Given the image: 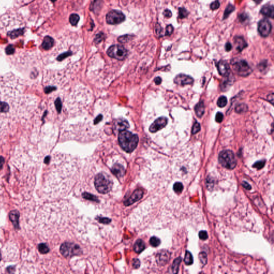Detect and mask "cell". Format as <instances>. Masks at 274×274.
<instances>
[{
	"label": "cell",
	"instance_id": "47",
	"mask_svg": "<svg viewBox=\"0 0 274 274\" xmlns=\"http://www.w3.org/2000/svg\"><path fill=\"white\" fill-rule=\"evenodd\" d=\"M199 236L200 239L204 240H206L208 238V234H207V232L206 231H201L199 232Z\"/></svg>",
	"mask_w": 274,
	"mask_h": 274
},
{
	"label": "cell",
	"instance_id": "14",
	"mask_svg": "<svg viewBox=\"0 0 274 274\" xmlns=\"http://www.w3.org/2000/svg\"><path fill=\"white\" fill-rule=\"evenodd\" d=\"M234 44L236 49L239 52H241L248 46L244 38L241 36H237L234 38Z\"/></svg>",
	"mask_w": 274,
	"mask_h": 274
},
{
	"label": "cell",
	"instance_id": "51",
	"mask_svg": "<svg viewBox=\"0 0 274 274\" xmlns=\"http://www.w3.org/2000/svg\"><path fill=\"white\" fill-rule=\"evenodd\" d=\"M155 32L156 34L158 35H160L162 32V28L159 24H156L155 26Z\"/></svg>",
	"mask_w": 274,
	"mask_h": 274
},
{
	"label": "cell",
	"instance_id": "55",
	"mask_svg": "<svg viewBox=\"0 0 274 274\" xmlns=\"http://www.w3.org/2000/svg\"><path fill=\"white\" fill-rule=\"evenodd\" d=\"M102 117H103L102 115H99L98 116H97L96 118L94 120V124H98V123L102 120Z\"/></svg>",
	"mask_w": 274,
	"mask_h": 274
},
{
	"label": "cell",
	"instance_id": "57",
	"mask_svg": "<svg viewBox=\"0 0 274 274\" xmlns=\"http://www.w3.org/2000/svg\"><path fill=\"white\" fill-rule=\"evenodd\" d=\"M56 89L55 87H47L46 89H45V92L47 93H50L51 92L54 91L55 89Z\"/></svg>",
	"mask_w": 274,
	"mask_h": 274
},
{
	"label": "cell",
	"instance_id": "2",
	"mask_svg": "<svg viewBox=\"0 0 274 274\" xmlns=\"http://www.w3.org/2000/svg\"><path fill=\"white\" fill-rule=\"evenodd\" d=\"M94 185L96 190L102 194L107 193L113 188V183L108 176L104 173H98L95 177Z\"/></svg>",
	"mask_w": 274,
	"mask_h": 274
},
{
	"label": "cell",
	"instance_id": "36",
	"mask_svg": "<svg viewBox=\"0 0 274 274\" xmlns=\"http://www.w3.org/2000/svg\"><path fill=\"white\" fill-rule=\"evenodd\" d=\"M150 243L152 246L156 247L159 246L160 244H161V241L156 237H152L150 239Z\"/></svg>",
	"mask_w": 274,
	"mask_h": 274
},
{
	"label": "cell",
	"instance_id": "7",
	"mask_svg": "<svg viewBox=\"0 0 274 274\" xmlns=\"http://www.w3.org/2000/svg\"><path fill=\"white\" fill-rule=\"evenodd\" d=\"M125 20V16L122 12L118 10H111L106 15L107 23L110 25H117Z\"/></svg>",
	"mask_w": 274,
	"mask_h": 274
},
{
	"label": "cell",
	"instance_id": "5",
	"mask_svg": "<svg viewBox=\"0 0 274 274\" xmlns=\"http://www.w3.org/2000/svg\"><path fill=\"white\" fill-rule=\"evenodd\" d=\"M232 65L233 69L237 74L242 77L250 75L252 72V70L247 62L243 60L232 61Z\"/></svg>",
	"mask_w": 274,
	"mask_h": 274
},
{
	"label": "cell",
	"instance_id": "3",
	"mask_svg": "<svg viewBox=\"0 0 274 274\" xmlns=\"http://www.w3.org/2000/svg\"><path fill=\"white\" fill-rule=\"evenodd\" d=\"M218 161L223 166L233 169L236 166L237 161L234 153L230 150H224L218 155Z\"/></svg>",
	"mask_w": 274,
	"mask_h": 274
},
{
	"label": "cell",
	"instance_id": "44",
	"mask_svg": "<svg viewBox=\"0 0 274 274\" xmlns=\"http://www.w3.org/2000/svg\"><path fill=\"white\" fill-rule=\"evenodd\" d=\"M220 3L218 0H216L215 1L211 3L210 5L211 9L213 10L218 9L220 8Z\"/></svg>",
	"mask_w": 274,
	"mask_h": 274
},
{
	"label": "cell",
	"instance_id": "24",
	"mask_svg": "<svg viewBox=\"0 0 274 274\" xmlns=\"http://www.w3.org/2000/svg\"><path fill=\"white\" fill-rule=\"evenodd\" d=\"M24 33V28H19L15 30L12 31L8 33V35L11 39H15L21 35H23Z\"/></svg>",
	"mask_w": 274,
	"mask_h": 274
},
{
	"label": "cell",
	"instance_id": "11",
	"mask_svg": "<svg viewBox=\"0 0 274 274\" xmlns=\"http://www.w3.org/2000/svg\"><path fill=\"white\" fill-rule=\"evenodd\" d=\"M143 192L141 189H137L134 191L131 197L129 199H127L124 202V205L127 206H129L134 204L135 202L138 201L140 200L143 197Z\"/></svg>",
	"mask_w": 274,
	"mask_h": 274
},
{
	"label": "cell",
	"instance_id": "39",
	"mask_svg": "<svg viewBox=\"0 0 274 274\" xmlns=\"http://www.w3.org/2000/svg\"><path fill=\"white\" fill-rule=\"evenodd\" d=\"M200 129H201V127H200V125L199 123L197 122H195V124H193V127H192V134H197L200 130Z\"/></svg>",
	"mask_w": 274,
	"mask_h": 274
},
{
	"label": "cell",
	"instance_id": "33",
	"mask_svg": "<svg viewBox=\"0 0 274 274\" xmlns=\"http://www.w3.org/2000/svg\"><path fill=\"white\" fill-rule=\"evenodd\" d=\"M105 39V34L102 32L98 33L94 38V42L95 44H98Z\"/></svg>",
	"mask_w": 274,
	"mask_h": 274
},
{
	"label": "cell",
	"instance_id": "16",
	"mask_svg": "<svg viewBox=\"0 0 274 274\" xmlns=\"http://www.w3.org/2000/svg\"><path fill=\"white\" fill-rule=\"evenodd\" d=\"M112 173L118 178H121L125 173V169L121 164L116 163L111 168Z\"/></svg>",
	"mask_w": 274,
	"mask_h": 274
},
{
	"label": "cell",
	"instance_id": "31",
	"mask_svg": "<svg viewBox=\"0 0 274 274\" xmlns=\"http://www.w3.org/2000/svg\"><path fill=\"white\" fill-rule=\"evenodd\" d=\"M227 98L225 96H221L218 99L217 104H218V106L220 108L224 107L225 105H227Z\"/></svg>",
	"mask_w": 274,
	"mask_h": 274
},
{
	"label": "cell",
	"instance_id": "15",
	"mask_svg": "<svg viewBox=\"0 0 274 274\" xmlns=\"http://www.w3.org/2000/svg\"><path fill=\"white\" fill-rule=\"evenodd\" d=\"M260 13L266 17L273 18L274 17V6L270 5H265L260 10Z\"/></svg>",
	"mask_w": 274,
	"mask_h": 274
},
{
	"label": "cell",
	"instance_id": "6",
	"mask_svg": "<svg viewBox=\"0 0 274 274\" xmlns=\"http://www.w3.org/2000/svg\"><path fill=\"white\" fill-rule=\"evenodd\" d=\"M107 53L110 57L122 61L127 56V51L121 45H115L109 47Z\"/></svg>",
	"mask_w": 274,
	"mask_h": 274
},
{
	"label": "cell",
	"instance_id": "18",
	"mask_svg": "<svg viewBox=\"0 0 274 274\" xmlns=\"http://www.w3.org/2000/svg\"><path fill=\"white\" fill-rule=\"evenodd\" d=\"M169 256L166 252H161L159 253L156 256V261L159 265H164L169 260Z\"/></svg>",
	"mask_w": 274,
	"mask_h": 274
},
{
	"label": "cell",
	"instance_id": "12",
	"mask_svg": "<svg viewBox=\"0 0 274 274\" xmlns=\"http://www.w3.org/2000/svg\"><path fill=\"white\" fill-rule=\"evenodd\" d=\"M129 123L127 120L123 118L118 119L115 121L114 124V129L116 131H122L126 130L129 127Z\"/></svg>",
	"mask_w": 274,
	"mask_h": 274
},
{
	"label": "cell",
	"instance_id": "46",
	"mask_svg": "<svg viewBox=\"0 0 274 274\" xmlns=\"http://www.w3.org/2000/svg\"><path fill=\"white\" fill-rule=\"evenodd\" d=\"M15 52L14 47L12 45H9L5 49V53L8 55H11L14 54Z\"/></svg>",
	"mask_w": 274,
	"mask_h": 274
},
{
	"label": "cell",
	"instance_id": "22",
	"mask_svg": "<svg viewBox=\"0 0 274 274\" xmlns=\"http://www.w3.org/2000/svg\"><path fill=\"white\" fill-rule=\"evenodd\" d=\"M145 248V244L141 239H138L134 245V251L137 253H140Z\"/></svg>",
	"mask_w": 274,
	"mask_h": 274
},
{
	"label": "cell",
	"instance_id": "59",
	"mask_svg": "<svg viewBox=\"0 0 274 274\" xmlns=\"http://www.w3.org/2000/svg\"><path fill=\"white\" fill-rule=\"evenodd\" d=\"M154 82L156 84L160 85L162 82L161 78L160 77H156V78H155Z\"/></svg>",
	"mask_w": 274,
	"mask_h": 274
},
{
	"label": "cell",
	"instance_id": "19",
	"mask_svg": "<svg viewBox=\"0 0 274 274\" xmlns=\"http://www.w3.org/2000/svg\"><path fill=\"white\" fill-rule=\"evenodd\" d=\"M54 40L52 37L46 36L43 41L42 47L45 50H49L54 46Z\"/></svg>",
	"mask_w": 274,
	"mask_h": 274
},
{
	"label": "cell",
	"instance_id": "30",
	"mask_svg": "<svg viewBox=\"0 0 274 274\" xmlns=\"http://www.w3.org/2000/svg\"><path fill=\"white\" fill-rule=\"evenodd\" d=\"M178 17L180 19H183L188 17L189 12L184 8H179L178 9Z\"/></svg>",
	"mask_w": 274,
	"mask_h": 274
},
{
	"label": "cell",
	"instance_id": "25",
	"mask_svg": "<svg viewBox=\"0 0 274 274\" xmlns=\"http://www.w3.org/2000/svg\"><path fill=\"white\" fill-rule=\"evenodd\" d=\"M134 35L133 34H125L124 35H122L118 38V42L123 44L127 43V42L130 41L131 40H132L134 38Z\"/></svg>",
	"mask_w": 274,
	"mask_h": 274
},
{
	"label": "cell",
	"instance_id": "29",
	"mask_svg": "<svg viewBox=\"0 0 274 274\" xmlns=\"http://www.w3.org/2000/svg\"><path fill=\"white\" fill-rule=\"evenodd\" d=\"M193 262V256L191 253L189 251H186L185 253V257H184V263L187 265H192Z\"/></svg>",
	"mask_w": 274,
	"mask_h": 274
},
{
	"label": "cell",
	"instance_id": "56",
	"mask_svg": "<svg viewBox=\"0 0 274 274\" xmlns=\"http://www.w3.org/2000/svg\"><path fill=\"white\" fill-rule=\"evenodd\" d=\"M242 185L244 186V188L246 189V190H251V185L248 184V183L246 182H243V184H242Z\"/></svg>",
	"mask_w": 274,
	"mask_h": 274
},
{
	"label": "cell",
	"instance_id": "50",
	"mask_svg": "<svg viewBox=\"0 0 274 274\" xmlns=\"http://www.w3.org/2000/svg\"><path fill=\"white\" fill-rule=\"evenodd\" d=\"M223 120V114L220 113V112L217 113V114L216 115V121L218 123H221V122H222Z\"/></svg>",
	"mask_w": 274,
	"mask_h": 274
},
{
	"label": "cell",
	"instance_id": "38",
	"mask_svg": "<svg viewBox=\"0 0 274 274\" xmlns=\"http://www.w3.org/2000/svg\"><path fill=\"white\" fill-rule=\"evenodd\" d=\"M181 261V259L180 258H177L176 260H175L172 267V272L173 273H176L178 271V267Z\"/></svg>",
	"mask_w": 274,
	"mask_h": 274
},
{
	"label": "cell",
	"instance_id": "37",
	"mask_svg": "<svg viewBox=\"0 0 274 274\" xmlns=\"http://www.w3.org/2000/svg\"><path fill=\"white\" fill-rule=\"evenodd\" d=\"M38 248L39 251L42 254H46L49 251V247L46 244H40L38 246Z\"/></svg>",
	"mask_w": 274,
	"mask_h": 274
},
{
	"label": "cell",
	"instance_id": "60",
	"mask_svg": "<svg viewBox=\"0 0 274 274\" xmlns=\"http://www.w3.org/2000/svg\"><path fill=\"white\" fill-rule=\"evenodd\" d=\"M5 163V159L2 156H0V168L2 167Z\"/></svg>",
	"mask_w": 274,
	"mask_h": 274
},
{
	"label": "cell",
	"instance_id": "52",
	"mask_svg": "<svg viewBox=\"0 0 274 274\" xmlns=\"http://www.w3.org/2000/svg\"><path fill=\"white\" fill-rule=\"evenodd\" d=\"M98 220L100 222L104 224H109L111 222V220L107 218H100Z\"/></svg>",
	"mask_w": 274,
	"mask_h": 274
},
{
	"label": "cell",
	"instance_id": "28",
	"mask_svg": "<svg viewBox=\"0 0 274 274\" xmlns=\"http://www.w3.org/2000/svg\"><path fill=\"white\" fill-rule=\"evenodd\" d=\"M79 16L77 14H73L71 15L69 18V21L73 26H76L79 21Z\"/></svg>",
	"mask_w": 274,
	"mask_h": 274
},
{
	"label": "cell",
	"instance_id": "27",
	"mask_svg": "<svg viewBox=\"0 0 274 274\" xmlns=\"http://www.w3.org/2000/svg\"><path fill=\"white\" fill-rule=\"evenodd\" d=\"M234 10H235V7L233 5H231V4H229V5H228L227 8H226V9H225L224 12L223 19H225L226 18H227L231 14V13H232V12L234 11Z\"/></svg>",
	"mask_w": 274,
	"mask_h": 274
},
{
	"label": "cell",
	"instance_id": "61",
	"mask_svg": "<svg viewBox=\"0 0 274 274\" xmlns=\"http://www.w3.org/2000/svg\"><path fill=\"white\" fill-rule=\"evenodd\" d=\"M255 3H256L257 4H259L261 2L263 1V0H253Z\"/></svg>",
	"mask_w": 274,
	"mask_h": 274
},
{
	"label": "cell",
	"instance_id": "1",
	"mask_svg": "<svg viewBox=\"0 0 274 274\" xmlns=\"http://www.w3.org/2000/svg\"><path fill=\"white\" fill-rule=\"evenodd\" d=\"M118 141L120 146L123 150L127 152H132L138 145V137L130 132L124 130L119 134Z\"/></svg>",
	"mask_w": 274,
	"mask_h": 274
},
{
	"label": "cell",
	"instance_id": "13",
	"mask_svg": "<svg viewBox=\"0 0 274 274\" xmlns=\"http://www.w3.org/2000/svg\"><path fill=\"white\" fill-rule=\"evenodd\" d=\"M218 69L221 75L227 76L230 74V66L225 61H220L218 64Z\"/></svg>",
	"mask_w": 274,
	"mask_h": 274
},
{
	"label": "cell",
	"instance_id": "20",
	"mask_svg": "<svg viewBox=\"0 0 274 274\" xmlns=\"http://www.w3.org/2000/svg\"><path fill=\"white\" fill-rule=\"evenodd\" d=\"M232 80H233V79L231 77V76H230V74L229 75L225 76V78L224 79L223 81H222V82L221 83V89L223 91H227V89H228L232 84Z\"/></svg>",
	"mask_w": 274,
	"mask_h": 274
},
{
	"label": "cell",
	"instance_id": "34",
	"mask_svg": "<svg viewBox=\"0 0 274 274\" xmlns=\"http://www.w3.org/2000/svg\"><path fill=\"white\" fill-rule=\"evenodd\" d=\"M9 109V105L7 102L0 101V113H6Z\"/></svg>",
	"mask_w": 274,
	"mask_h": 274
},
{
	"label": "cell",
	"instance_id": "45",
	"mask_svg": "<svg viewBox=\"0 0 274 274\" xmlns=\"http://www.w3.org/2000/svg\"><path fill=\"white\" fill-rule=\"evenodd\" d=\"M55 107H56V108L57 111H58L59 113H60V112H61V109H62V102H61L60 98H57L55 102Z\"/></svg>",
	"mask_w": 274,
	"mask_h": 274
},
{
	"label": "cell",
	"instance_id": "26",
	"mask_svg": "<svg viewBox=\"0 0 274 274\" xmlns=\"http://www.w3.org/2000/svg\"><path fill=\"white\" fill-rule=\"evenodd\" d=\"M248 110V107L246 104L241 103L240 105H237L235 108L236 112L239 114L245 113Z\"/></svg>",
	"mask_w": 274,
	"mask_h": 274
},
{
	"label": "cell",
	"instance_id": "21",
	"mask_svg": "<svg viewBox=\"0 0 274 274\" xmlns=\"http://www.w3.org/2000/svg\"><path fill=\"white\" fill-rule=\"evenodd\" d=\"M195 111L196 115L198 117H201L205 113V105L202 101L197 103L195 106Z\"/></svg>",
	"mask_w": 274,
	"mask_h": 274
},
{
	"label": "cell",
	"instance_id": "42",
	"mask_svg": "<svg viewBox=\"0 0 274 274\" xmlns=\"http://www.w3.org/2000/svg\"><path fill=\"white\" fill-rule=\"evenodd\" d=\"M265 163H266L265 161H259L256 162V163H255L253 166L256 169H260L263 168V167L265 166Z\"/></svg>",
	"mask_w": 274,
	"mask_h": 274
},
{
	"label": "cell",
	"instance_id": "10",
	"mask_svg": "<svg viewBox=\"0 0 274 274\" xmlns=\"http://www.w3.org/2000/svg\"><path fill=\"white\" fill-rule=\"evenodd\" d=\"M194 82V80L190 76L186 75L184 74H179L177 76L175 79L174 82L176 84L184 86L186 85L192 84Z\"/></svg>",
	"mask_w": 274,
	"mask_h": 274
},
{
	"label": "cell",
	"instance_id": "8",
	"mask_svg": "<svg viewBox=\"0 0 274 274\" xmlns=\"http://www.w3.org/2000/svg\"><path fill=\"white\" fill-rule=\"evenodd\" d=\"M272 29V24L268 19H261L258 23V32L263 37L266 38L269 35Z\"/></svg>",
	"mask_w": 274,
	"mask_h": 274
},
{
	"label": "cell",
	"instance_id": "32",
	"mask_svg": "<svg viewBox=\"0 0 274 274\" xmlns=\"http://www.w3.org/2000/svg\"><path fill=\"white\" fill-rule=\"evenodd\" d=\"M173 189L174 191L176 192V193L179 194V193H182V192L183 191L184 186H183L182 183H180V182H176L173 185Z\"/></svg>",
	"mask_w": 274,
	"mask_h": 274
},
{
	"label": "cell",
	"instance_id": "58",
	"mask_svg": "<svg viewBox=\"0 0 274 274\" xmlns=\"http://www.w3.org/2000/svg\"><path fill=\"white\" fill-rule=\"evenodd\" d=\"M268 100L272 104H273V101H274V94L273 93H272V94H270L268 96Z\"/></svg>",
	"mask_w": 274,
	"mask_h": 274
},
{
	"label": "cell",
	"instance_id": "54",
	"mask_svg": "<svg viewBox=\"0 0 274 274\" xmlns=\"http://www.w3.org/2000/svg\"><path fill=\"white\" fill-rule=\"evenodd\" d=\"M232 45H231V44L230 42H227V43L225 44V48L226 51L229 52V51H230V50L232 49Z\"/></svg>",
	"mask_w": 274,
	"mask_h": 274
},
{
	"label": "cell",
	"instance_id": "40",
	"mask_svg": "<svg viewBox=\"0 0 274 274\" xmlns=\"http://www.w3.org/2000/svg\"><path fill=\"white\" fill-rule=\"evenodd\" d=\"M248 15L245 12H243L241 14H240L238 16V19H239V21L240 22H241L242 23H244L245 22H246L247 21H248Z\"/></svg>",
	"mask_w": 274,
	"mask_h": 274
},
{
	"label": "cell",
	"instance_id": "62",
	"mask_svg": "<svg viewBox=\"0 0 274 274\" xmlns=\"http://www.w3.org/2000/svg\"><path fill=\"white\" fill-rule=\"evenodd\" d=\"M52 1V2H55V1H56L57 0H50Z\"/></svg>",
	"mask_w": 274,
	"mask_h": 274
},
{
	"label": "cell",
	"instance_id": "35",
	"mask_svg": "<svg viewBox=\"0 0 274 274\" xmlns=\"http://www.w3.org/2000/svg\"><path fill=\"white\" fill-rule=\"evenodd\" d=\"M82 197L87 200H91L93 201L98 202V199L96 198V197H95L94 195H91L89 193H86V192L82 194Z\"/></svg>",
	"mask_w": 274,
	"mask_h": 274
},
{
	"label": "cell",
	"instance_id": "53",
	"mask_svg": "<svg viewBox=\"0 0 274 274\" xmlns=\"http://www.w3.org/2000/svg\"><path fill=\"white\" fill-rule=\"evenodd\" d=\"M163 14L164 15V16L166 17V18H170L172 16V12L170 10L168 9L165 10Z\"/></svg>",
	"mask_w": 274,
	"mask_h": 274
},
{
	"label": "cell",
	"instance_id": "9",
	"mask_svg": "<svg viewBox=\"0 0 274 274\" xmlns=\"http://www.w3.org/2000/svg\"><path fill=\"white\" fill-rule=\"evenodd\" d=\"M168 123V119L166 117H161L157 118L151 124L150 127V131L152 133L159 131L166 126Z\"/></svg>",
	"mask_w": 274,
	"mask_h": 274
},
{
	"label": "cell",
	"instance_id": "17",
	"mask_svg": "<svg viewBox=\"0 0 274 274\" xmlns=\"http://www.w3.org/2000/svg\"><path fill=\"white\" fill-rule=\"evenodd\" d=\"M10 220H11L15 227H19V212L17 211H12L9 214Z\"/></svg>",
	"mask_w": 274,
	"mask_h": 274
},
{
	"label": "cell",
	"instance_id": "43",
	"mask_svg": "<svg viewBox=\"0 0 274 274\" xmlns=\"http://www.w3.org/2000/svg\"><path fill=\"white\" fill-rule=\"evenodd\" d=\"M199 259L203 265L206 264L207 261L206 254L204 252L200 253L199 254Z\"/></svg>",
	"mask_w": 274,
	"mask_h": 274
},
{
	"label": "cell",
	"instance_id": "49",
	"mask_svg": "<svg viewBox=\"0 0 274 274\" xmlns=\"http://www.w3.org/2000/svg\"><path fill=\"white\" fill-rule=\"evenodd\" d=\"M140 262L138 259H134L132 261V266L134 268L137 269L139 267H140Z\"/></svg>",
	"mask_w": 274,
	"mask_h": 274
},
{
	"label": "cell",
	"instance_id": "23",
	"mask_svg": "<svg viewBox=\"0 0 274 274\" xmlns=\"http://www.w3.org/2000/svg\"><path fill=\"white\" fill-rule=\"evenodd\" d=\"M102 2H103L102 0H94L91 5L90 8L91 10L94 12L95 14H96L101 9V7L102 5Z\"/></svg>",
	"mask_w": 274,
	"mask_h": 274
},
{
	"label": "cell",
	"instance_id": "4",
	"mask_svg": "<svg viewBox=\"0 0 274 274\" xmlns=\"http://www.w3.org/2000/svg\"><path fill=\"white\" fill-rule=\"evenodd\" d=\"M60 252L62 255L66 258L80 255L82 252L79 245L73 243L66 242L61 245Z\"/></svg>",
	"mask_w": 274,
	"mask_h": 274
},
{
	"label": "cell",
	"instance_id": "48",
	"mask_svg": "<svg viewBox=\"0 0 274 274\" xmlns=\"http://www.w3.org/2000/svg\"><path fill=\"white\" fill-rule=\"evenodd\" d=\"M173 32V27L171 25H169L166 27V33L165 35H171Z\"/></svg>",
	"mask_w": 274,
	"mask_h": 274
},
{
	"label": "cell",
	"instance_id": "41",
	"mask_svg": "<svg viewBox=\"0 0 274 274\" xmlns=\"http://www.w3.org/2000/svg\"><path fill=\"white\" fill-rule=\"evenodd\" d=\"M71 55H72V52H70V51L66 52L63 54H62L60 55H59L57 60L59 61H62V60H63L64 59H66L68 57L70 56Z\"/></svg>",
	"mask_w": 274,
	"mask_h": 274
}]
</instances>
